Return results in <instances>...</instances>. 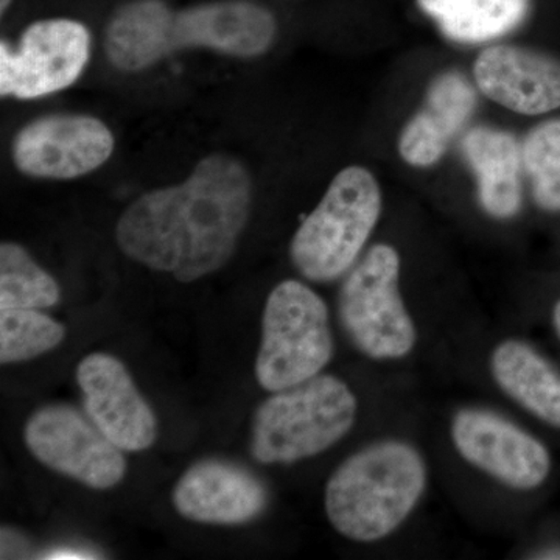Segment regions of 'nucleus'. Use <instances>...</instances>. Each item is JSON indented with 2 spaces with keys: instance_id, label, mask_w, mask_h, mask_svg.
<instances>
[{
  "instance_id": "obj_1",
  "label": "nucleus",
  "mask_w": 560,
  "mask_h": 560,
  "mask_svg": "<svg viewBox=\"0 0 560 560\" xmlns=\"http://www.w3.org/2000/svg\"><path fill=\"white\" fill-rule=\"evenodd\" d=\"M253 202L243 162L213 153L176 186L147 191L121 213L117 245L154 271L194 282L221 270L234 256Z\"/></svg>"
},
{
  "instance_id": "obj_2",
  "label": "nucleus",
  "mask_w": 560,
  "mask_h": 560,
  "mask_svg": "<svg viewBox=\"0 0 560 560\" xmlns=\"http://www.w3.org/2000/svg\"><path fill=\"white\" fill-rule=\"evenodd\" d=\"M276 31L270 11L249 0H217L184 10L162 0H132L106 25L105 50L117 69L138 72L190 47L260 57L275 43Z\"/></svg>"
},
{
  "instance_id": "obj_3",
  "label": "nucleus",
  "mask_w": 560,
  "mask_h": 560,
  "mask_svg": "<svg viewBox=\"0 0 560 560\" xmlns=\"http://www.w3.org/2000/svg\"><path fill=\"white\" fill-rule=\"evenodd\" d=\"M427 477L425 460L411 444L375 442L331 474L326 486L327 517L346 539H385L418 506Z\"/></svg>"
},
{
  "instance_id": "obj_4",
  "label": "nucleus",
  "mask_w": 560,
  "mask_h": 560,
  "mask_svg": "<svg viewBox=\"0 0 560 560\" xmlns=\"http://www.w3.org/2000/svg\"><path fill=\"white\" fill-rule=\"evenodd\" d=\"M355 394L334 375L278 390L257 408L250 452L261 464H291L337 444L357 419Z\"/></svg>"
},
{
  "instance_id": "obj_5",
  "label": "nucleus",
  "mask_w": 560,
  "mask_h": 560,
  "mask_svg": "<svg viewBox=\"0 0 560 560\" xmlns=\"http://www.w3.org/2000/svg\"><path fill=\"white\" fill-rule=\"evenodd\" d=\"M383 198L368 168H342L290 245L291 261L305 279L330 282L352 268L381 220Z\"/></svg>"
},
{
  "instance_id": "obj_6",
  "label": "nucleus",
  "mask_w": 560,
  "mask_h": 560,
  "mask_svg": "<svg viewBox=\"0 0 560 560\" xmlns=\"http://www.w3.org/2000/svg\"><path fill=\"white\" fill-rule=\"evenodd\" d=\"M334 357L326 302L300 280L279 283L265 304L256 377L278 393L319 375Z\"/></svg>"
},
{
  "instance_id": "obj_7",
  "label": "nucleus",
  "mask_w": 560,
  "mask_h": 560,
  "mask_svg": "<svg viewBox=\"0 0 560 560\" xmlns=\"http://www.w3.org/2000/svg\"><path fill=\"white\" fill-rule=\"evenodd\" d=\"M400 256L378 243L350 270L338 298L342 329L374 360H399L418 342V330L401 300Z\"/></svg>"
},
{
  "instance_id": "obj_8",
  "label": "nucleus",
  "mask_w": 560,
  "mask_h": 560,
  "mask_svg": "<svg viewBox=\"0 0 560 560\" xmlns=\"http://www.w3.org/2000/svg\"><path fill=\"white\" fill-rule=\"evenodd\" d=\"M24 441L40 464L91 489L114 488L127 471L120 448L91 419L66 405L33 412L25 423Z\"/></svg>"
},
{
  "instance_id": "obj_9",
  "label": "nucleus",
  "mask_w": 560,
  "mask_h": 560,
  "mask_svg": "<svg viewBox=\"0 0 560 560\" xmlns=\"http://www.w3.org/2000/svg\"><path fill=\"white\" fill-rule=\"evenodd\" d=\"M91 36L77 21H38L22 33L20 49L0 43V95L44 97L80 79L90 60Z\"/></svg>"
},
{
  "instance_id": "obj_10",
  "label": "nucleus",
  "mask_w": 560,
  "mask_h": 560,
  "mask_svg": "<svg viewBox=\"0 0 560 560\" xmlns=\"http://www.w3.org/2000/svg\"><path fill=\"white\" fill-rule=\"evenodd\" d=\"M114 136L102 120L54 114L25 125L13 142L18 171L33 178L75 179L109 160Z\"/></svg>"
},
{
  "instance_id": "obj_11",
  "label": "nucleus",
  "mask_w": 560,
  "mask_h": 560,
  "mask_svg": "<svg viewBox=\"0 0 560 560\" xmlns=\"http://www.w3.org/2000/svg\"><path fill=\"white\" fill-rule=\"evenodd\" d=\"M452 440L467 463L508 488L536 489L550 474L545 445L497 412L480 408L456 412Z\"/></svg>"
},
{
  "instance_id": "obj_12",
  "label": "nucleus",
  "mask_w": 560,
  "mask_h": 560,
  "mask_svg": "<svg viewBox=\"0 0 560 560\" xmlns=\"http://www.w3.org/2000/svg\"><path fill=\"white\" fill-rule=\"evenodd\" d=\"M77 382L84 410L121 452H143L158 438V420L121 361L109 353L81 360Z\"/></svg>"
},
{
  "instance_id": "obj_13",
  "label": "nucleus",
  "mask_w": 560,
  "mask_h": 560,
  "mask_svg": "<svg viewBox=\"0 0 560 560\" xmlns=\"http://www.w3.org/2000/svg\"><path fill=\"white\" fill-rule=\"evenodd\" d=\"M477 90L490 102L522 116L560 108V60L528 47H488L474 62Z\"/></svg>"
},
{
  "instance_id": "obj_14",
  "label": "nucleus",
  "mask_w": 560,
  "mask_h": 560,
  "mask_svg": "<svg viewBox=\"0 0 560 560\" xmlns=\"http://www.w3.org/2000/svg\"><path fill=\"white\" fill-rule=\"evenodd\" d=\"M173 506L191 522L243 525L259 517L268 504L264 482L245 467L221 459L191 466L173 489Z\"/></svg>"
},
{
  "instance_id": "obj_15",
  "label": "nucleus",
  "mask_w": 560,
  "mask_h": 560,
  "mask_svg": "<svg viewBox=\"0 0 560 560\" xmlns=\"http://www.w3.org/2000/svg\"><path fill=\"white\" fill-rule=\"evenodd\" d=\"M477 108V91L458 70L431 81L422 108L399 136L401 160L416 168L433 167Z\"/></svg>"
},
{
  "instance_id": "obj_16",
  "label": "nucleus",
  "mask_w": 560,
  "mask_h": 560,
  "mask_svg": "<svg viewBox=\"0 0 560 560\" xmlns=\"http://www.w3.org/2000/svg\"><path fill=\"white\" fill-rule=\"evenodd\" d=\"M463 154L477 176L478 200L495 220H510L522 208V147L511 132L478 127L464 136Z\"/></svg>"
},
{
  "instance_id": "obj_17",
  "label": "nucleus",
  "mask_w": 560,
  "mask_h": 560,
  "mask_svg": "<svg viewBox=\"0 0 560 560\" xmlns=\"http://www.w3.org/2000/svg\"><path fill=\"white\" fill-rule=\"evenodd\" d=\"M493 381L506 396L560 429V375L526 342H500L490 357Z\"/></svg>"
},
{
  "instance_id": "obj_18",
  "label": "nucleus",
  "mask_w": 560,
  "mask_h": 560,
  "mask_svg": "<svg viewBox=\"0 0 560 560\" xmlns=\"http://www.w3.org/2000/svg\"><path fill=\"white\" fill-rule=\"evenodd\" d=\"M418 5L459 44L501 38L515 31L529 11V0H418Z\"/></svg>"
},
{
  "instance_id": "obj_19",
  "label": "nucleus",
  "mask_w": 560,
  "mask_h": 560,
  "mask_svg": "<svg viewBox=\"0 0 560 560\" xmlns=\"http://www.w3.org/2000/svg\"><path fill=\"white\" fill-rule=\"evenodd\" d=\"M60 285L16 243L0 246V308H46L60 301Z\"/></svg>"
},
{
  "instance_id": "obj_20",
  "label": "nucleus",
  "mask_w": 560,
  "mask_h": 560,
  "mask_svg": "<svg viewBox=\"0 0 560 560\" xmlns=\"http://www.w3.org/2000/svg\"><path fill=\"white\" fill-rule=\"evenodd\" d=\"M66 327L38 308H0V361L20 363L57 348Z\"/></svg>"
},
{
  "instance_id": "obj_21",
  "label": "nucleus",
  "mask_w": 560,
  "mask_h": 560,
  "mask_svg": "<svg viewBox=\"0 0 560 560\" xmlns=\"http://www.w3.org/2000/svg\"><path fill=\"white\" fill-rule=\"evenodd\" d=\"M523 171L533 186L537 206L560 212V120L537 125L522 145Z\"/></svg>"
},
{
  "instance_id": "obj_22",
  "label": "nucleus",
  "mask_w": 560,
  "mask_h": 560,
  "mask_svg": "<svg viewBox=\"0 0 560 560\" xmlns=\"http://www.w3.org/2000/svg\"><path fill=\"white\" fill-rule=\"evenodd\" d=\"M46 559L84 560V559H95V556H92L91 552L81 551V550H72V548H65V550H55V551L49 552V556H46Z\"/></svg>"
},
{
  "instance_id": "obj_23",
  "label": "nucleus",
  "mask_w": 560,
  "mask_h": 560,
  "mask_svg": "<svg viewBox=\"0 0 560 560\" xmlns=\"http://www.w3.org/2000/svg\"><path fill=\"white\" fill-rule=\"evenodd\" d=\"M552 318H555L556 330H558L560 337V301L556 304L555 315H552Z\"/></svg>"
},
{
  "instance_id": "obj_24",
  "label": "nucleus",
  "mask_w": 560,
  "mask_h": 560,
  "mask_svg": "<svg viewBox=\"0 0 560 560\" xmlns=\"http://www.w3.org/2000/svg\"><path fill=\"white\" fill-rule=\"evenodd\" d=\"M11 0H0V11L2 14L5 13L7 9H9Z\"/></svg>"
}]
</instances>
